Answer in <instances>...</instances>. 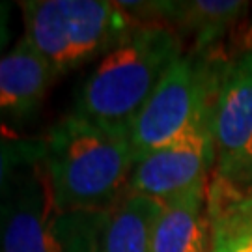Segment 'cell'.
<instances>
[{
	"mask_svg": "<svg viewBox=\"0 0 252 252\" xmlns=\"http://www.w3.org/2000/svg\"><path fill=\"white\" fill-rule=\"evenodd\" d=\"M43 164L62 213L103 211L129 187L135 153L127 133L71 110L47 131Z\"/></svg>",
	"mask_w": 252,
	"mask_h": 252,
	"instance_id": "obj_1",
	"label": "cell"
},
{
	"mask_svg": "<svg viewBox=\"0 0 252 252\" xmlns=\"http://www.w3.org/2000/svg\"><path fill=\"white\" fill-rule=\"evenodd\" d=\"M181 56V39L172 28L155 23L138 25L101 56L79 88L73 112L129 135L136 114Z\"/></svg>",
	"mask_w": 252,
	"mask_h": 252,
	"instance_id": "obj_2",
	"label": "cell"
},
{
	"mask_svg": "<svg viewBox=\"0 0 252 252\" xmlns=\"http://www.w3.org/2000/svg\"><path fill=\"white\" fill-rule=\"evenodd\" d=\"M19 6L25 37L49 63L54 79L105 56L136 28L120 2L27 0Z\"/></svg>",
	"mask_w": 252,
	"mask_h": 252,
	"instance_id": "obj_3",
	"label": "cell"
},
{
	"mask_svg": "<svg viewBox=\"0 0 252 252\" xmlns=\"http://www.w3.org/2000/svg\"><path fill=\"white\" fill-rule=\"evenodd\" d=\"M226 62L215 53H189L172 65L129 127L135 164L213 120Z\"/></svg>",
	"mask_w": 252,
	"mask_h": 252,
	"instance_id": "obj_4",
	"label": "cell"
},
{
	"mask_svg": "<svg viewBox=\"0 0 252 252\" xmlns=\"http://www.w3.org/2000/svg\"><path fill=\"white\" fill-rule=\"evenodd\" d=\"M215 178L252 189V47L230 56L213 105Z\"/></svg>",
	"mask_w": 252,
	"mask_h": 252,
	"instance_id": "obj_5",
	"label": "cell"
},
{
	"mask_svg": "<svg viewBox=\"0 0 252 252\" xmlns=\"http://www.w3.org/2000/svg\"><path fill=\"white\" fill-rule=\"evenodd\" d=\"M60 217L45 164L37 162L0 202V252H62Z\"/></svg>",
	"mask_w": 252,
	"mask_h": 252,
	"instance_id": "obj_6",
	"label": "cell"
},
{
	"mask_svg": "<svg viewBox=\"0 0 252 252\" xmlns=\"http://www.w3.org/2000/svg\"><path fill=\"white\" fill-rule=\"evenodd\" d=\"M215 164L213 120L194 127L174 144L146 155L135 164L127 192L168 202L207 183Z\"/></svg>",
	"mask_w": 252,
	"mask_h": 252,
	"instance_id": "obj_7",
	"label": "cell"
},
{
	"mask_svg": "<svg viewBox=\"0 0 252 252\" xmlns=\"http://www.w3.org/2000/svg\"><path fill=\"white\" fill-rule=\"evenodd\" d=\"M54 75L27 37L0 56V127L25 124L37 114Z\"/></svg>",
	"mask_w": 252,
	"mask_h": 252,
	"instance_id": "obj_8",
	"label": "cell"
},
{
	"mask_svg": "<svg viewBox=\"0 0 252 252\" xmlns=\"http://www.w3.org/2000/svg\"><path fill=\"white\" fill-rule=\"evenodd\" d=\"M127 13H150L172 21L194 39L192 53H209L249 11L239 0H190V2H120Z\"/></svg>",
	"mask_w": 252,
	"mask_h": 252,
	"instance_id": "obj_9",
	"label": "cell"
},
{
	"mask_svg": "<svg viewBox=\"0 0 252 252\" xmlns=\"http://www.w3.org/2000/svg\"><path fill=\"white\" fill-rule=\"evenodd\" d=\"M207 187L196 185L162 204L152 234L150 252H209L211 222Z\"/></svg>",
	"mask_w": 252,
	"mask_h": 252,
	"instance_id": "obj_10",
	"label": "cell"
},
{
	"mask_svg": "<svg viewBox=\"0 0 252 252\" xmlns=\"http://www.w3.org/2000/svg\"><path fill=\"white\" fill-rule=\"evenodd\" d=\"M162 202L127 192L108 209L103 230V252H150L155 220Z\"/></svg>",
	"mask_w": 252,
	"mask_h": 252,
	"instance_id": "obj_11",
	"label": "cell"
},
{
	"mask_svg": "<svg viewBox=\"0 0 252 252\" xmlns=\"http://www.w3.org/2000/svg\"><path fill=\"white\" fill-rule=\"evenodd\" d=\"M43 157L45 136L19 135L9 127H0V202L8 196L19 176Z\"/></svg>",
	"mask_w": 252,
	"mask_h": 252,
	"instance_id": "obj_12",
	"label": "cell"
},
{
	"mask_svg": "<svg viewBox=\"0 0 252 252\" xmlns=\"http://www.w3.org/2000/svg\"><path fill=\"white\" fill-rule=\"evenodd\" d=\"M107 219L108 209L62 213V252H103V230Z\"/></svg>",
	"mask_w": 252,
	"mask_h": 252,
	"instance_id": "obj_13",
	"label": "cell"
},
{
	"mask_svg": "<svg viewBox=\"0 0 252 252\" xmlns=\"http://www.w3.org/2000/svg\"><path fill=\"white\" fill-rule=\"evenodd\" d=\"M209 252H252V207L213 226Z\"/></svg>",
	"mask_w": 252,
	"mask_h": 252,
	"instance_id": "obj_14",
	"label": "cell"
},
{
	"mask_svg": "<svg viewBox=\"0 0 252 252\" xmlns=\"http://www.w3.org/2000/svg\"><path fill=\"white\" fill-rule=\"evenodd\" d=\"M11 41V4L0 2V56Z\"/></svg>",
	"mask_w": 252,
	"mask_h": 252,
	"instance_id": "obj_15",
	"label": "cell"
}]
</instances>
